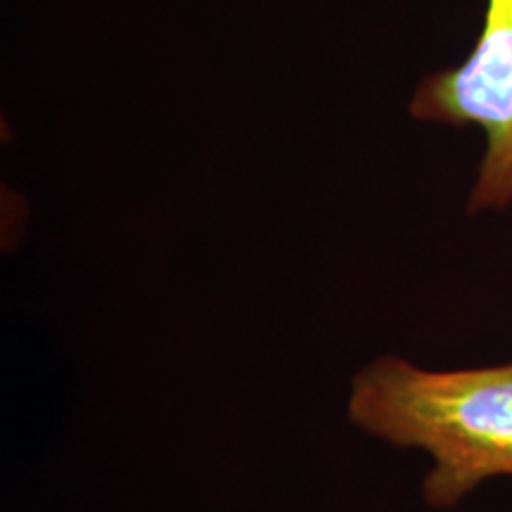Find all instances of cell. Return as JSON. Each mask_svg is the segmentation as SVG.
Here are the masks:
<instances>
[{"label":"cell","instance_id":"obj_1","mask_svg":"<svg viewBox=\"0 0 512 512\" xmlns=\"http://www.w3.org/2000/svg\"><path fill=\"white\" fill-rule=\"evenodd\" d=\"M349 418L377 439L430 453L432 508H453L486 479L512 477V363L439 373L382 356L351 382Z\"/></svg>","mask_w":512,"mask_h":512},{"label":"cell","instance_id":"obj_2","mask_svg":"<svg viewBox=\"0 0 512 512\" xmlns=\"http://www.w3.org/2000/svg\"><path fill=\"white\" fill-rule=\"evenodd\" d=\"M415 119L479 126L486 152L467 207L503 209L512 202V0H486L484 27L470 57L427 76L411 102Z\"/></svg>","mask_w":512,"mask_h":512}]
</instances>
